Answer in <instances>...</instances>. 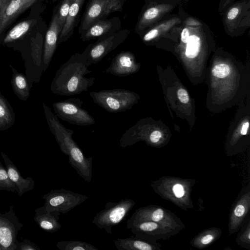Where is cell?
<instances>
[{
	"instance_id": "2",
	"label": "cell",
	"mask_w": 250,
	"mask_h": 250,
	"mask_svg": "<svg viewBox=\"0 0 250 250\" xmlns=\"http://www.w3.org/2000/svg\"><path fill=\"white\" fill-rule=\"evenodd\" d=\"M196 180L172 176H162L153 181L150 186L163 199L168 200L183 210L193 208L191 192Z\"/></svg>"
},
{
	"instance_id": "24",
	"label": "cell",
	"mask_w": 250,
	"mask_h": 250,
	"mask_svg": "<svg viewBox=\"0 0 250 250\" xmlns=\"http://www.w3.org/2000/svg\"><path fill=\"white\" fill-rule=\"evenodd\" d=\"M84 0H73L64 25L60 33L59 42L64 41L73 27L75 21Z\"/></svg>"
},
{
	"instance_id": "41",
	"label": "cell",
	"mask_w": 250,
	"mask_h": 250,
	"mask_svg": "<svg viewBox=\"0 0 250 250\" xmlns=\"http://www.w3.org/2000/svg\"><path fill=\"white\" fill-rule=\"evenodd\" d=\"M56 0H52V1H53V2H55V1H56Z\"/></svg>"
},
{
	"instance_id": "33",
	"label": "cell",
	"mask_w": 250,
	"mask_h": 250,
	"mask_svg": "<svg viewBox=\"0 0 250 250\" xmlns=\"http://www.w3.org/2000/svg\"><path fill=\"white\" fill-rule=\"evenodd\" d=\"M40 247L33 242L24 239L22 242L18 243L17 250H40Z\"/></svg>"
},
{
	"instance_id": "32",
	"label": "cell",
	"mask_w": 250,
	"mask_h": 250,
	"mask_svg": "<svg viewBox=\"0 0 250 250\" xmlns=\"http://www.w3.org/2000/svg\"><path fill=\"white\" fill-rule=\"evenodd\" d=\"M230 73L229 67L225 63H220L214 66L212 70V75L218 78H224Z\"/></svg>"
},
{
	"instance_id": "39",
	"label": "cell",
	"mask_w": 250,
	"mask_h": 250,
	"mask_svg": "<svg viewBox=\"0 0 250 250\" xmlns=\"http://www.w3.org/2000/svg\"><path fill=\"white\" fill-rule=\"evenodd\" d=\"M10 0H0V17Z\"/></svg>"
},
{
	"instance_id": "5",
	"label": "cell",
	"mask_w": 250,
	"mask_h": 250,
	"mask_svg": "<svg viewBox=\"0 0 250 250\" xmlns=\"http://www.w3.org/2000/svg\"><path fill=\"white\" fill-rule=\"evenodd\" d=\"M135 205L132 199H122L118 202H108L104 209L96 214L92 221L99 229L111 234L112 228L118 225L128 214Z\"/></svg>"
},
{
	"instance_id": "36",
	"label": "cell",
	"mask_w": 250,
	"mask_h": 250,
	"mask_svg": "<svg viewBox=\"0 0 250 250\" xmlns=\"http://www.w3.org/2000/svg\"><path fill=\"white\" fill-rule=\"evenodd\" d=\"M239 11V9L237 7L232 8L227 14V18L229 20H233L237 16Z\"/></svg>"
},
{
	"instance_id": "16",
	"label": "cell",
	"mask_w": 250,
	"mask_h": 250,
	"mask_svg": "<svg viewBox=\"0 0 250 250\" xmlns=\"http://www.w3.org/2000/svg\"><path fill=\"white\" fill-rule=\"evenodd\" d=\"M118 44L114 36H111L92 45L83 52L91 65L101 61Z\"/></svg>"
},
{
	"instance_id": "20",
	"label": "cell",
	"mask_w": 250,
	"mask_h": 250,
	"mask_svg": "<svg viewBox=\"0 0 250 250\" xmlns=\"http://www.w3.org/2000/svg\"><path fill=\"white\" fill-rule=\"evenodd\" d=\"M9 67L13 72L11 83L14 93L20 100L25 101L30 96V89L27 77L11 64H9Z\"/></svg>"
},
{
	"instance_id": "12",
	"label": "cell",
	"mask_w": 250,
	"mask_h": 250,
	"mask_svg": "<svg viewBox=\"0 0 250 250\" xmlns=\"http://www.w3.org/2000/svg\"><path fill=\"white\" fill-rule=\"evenodd\" d=\"M138 68L134 55L129 51H123L113 59L105 72L117 77H126L135 73Z\"/></svg>"
},
{
	"instance_id": "19",
	"label": "cell",
	"mask_w": 250,
	"mask_h": 250,
	"mask_svg": "<svg viewBox=\"0 0 250 250\" xmlns=\"http://www.w3.org/2000/svg\"><path fill=\"white\" fill-rule=\"evenodd\" d=\"M222 230L218 227H212L203 230L190 241V245L199 250L208 247L222 236Z\"/></svg>"
},
{
	"instance_id": "26",
	"label": "cell",
	"mask_w": 250,
	"mask_h": 250,
	"mask_svg": "<svg viewBox=\"0 0 250 250\" xmlns=\"http://www.w3.org/2000/svg\"><path fill=\"white\" fill-rule=\"evenodd\" d=\"M56 247L60 250H99L89 243L77 240L59 241Z\"/></svg>"
},
{
	"instance_id": "9",
	"label": "cell",
	"mask_w": 250,
	"mask_h": 250,
	"mask_svg": "<svg viewBox=\"0 0 250 250\" xmlns=\"http://www.w3.org/2000/svg\"><path fill=\"white\" fill-rule=\"evenodd\" d=\"M134 236L147 242L156 243L160 240H167L178 233L157 223L149 221L126 223Z\"/></svg>"
},
{
	"instance_id": "23",
	"label": "cell",
	"mask_w": 250,
	"mask_h": 250,
	"mask_svg": "<svg viewBox=\"0 0 250 250\" xmlns=\"http://www.w3.org/2000/svg\"><path fill=\"white\" fill-rule=\"evenodd\" d=\"M170 8L169 5L163 4L147 9L140 20L138 26V29L140 30L144 29Z\"/></svg>"
},
{
	"instance_id": "3",
	"label": "cell",
	"mask_w": 250,
	"mask_h": 250,
	"mask_svg": "<svg viewBox=\"0 0 250 250\" xmlns=\"http://www.w3.org/2000/svg\"><path fill=\"white\" fill-rule=\"evenodd\" d=\"M89 96L94 103L110 113L129 110L138 100L136 93L123 88L92 91L89 93Z\"/></svg>"
},
{
	"instance_id": "27",
	"label": "cell",
	"mask_w": 250,
	"mask_h": 250,
	"mask_svg": "<svg viewBox=\"0 0 250 250\" xmlns=\"http://www.w3.org/2000/svg\"><path fill=\"white\" fill-rule=\"evenodd\" d=\"M239 230L235 239L236 244L242 248L250 250V218L249 215Z\"/></svg>"
},
{
	"instance_id": "40",
	"label": "cell",
	"mask_w": 250,
	"mask_h": 250,
	"mask_svg": "<svg viewBox=\"0 0 250 250\" xmlns=\"http://www.w3.org/2000/svg\"><path fill=\"white\" fill-rule=\"evenodd\" d=\"M249 126V122H245L243 124L240 131V133L242 135H246L247 134Z\"/></svg>"
},
{
	"instance_id": "21",
	"label": "cell",
	"mask_w": 250,
	"mask_h": 250,
	"mask_svg": "<svg viewBox=\"0 0 250 250\" xmlns=\"http://www.w3.org/2000/svg\"><path fill=\"white\" fill-rule=\"evenodd\" d=\"M15 122L12 106L0 91V131L11 127Z\"/></svg>"
},
{
	"instance_id": "10",
	"label": "cell",
	"mask_w": 250,
	"mask_h": 250,
	"mask_svg": "<svg viewBox=\"0 0 250 250\" xmlns=\"http://www.w3.org/2000/svg\"><path fill=\"white\" fill-rule=\"evenodd\" d=\"M250 209V183L244 187L232 204L229 215L228 229L231 235L238 231L247 218Z\"/></svg>"
},
{
	"instance_id": "17",
	"label": "cell",
	"mask_w": 250,
	"mask_h": 250,
	"mask_svg": "<svg viewBox=\"0 0 250 250\" xmlns=\"http://www.w3.org/2000/svg\"><path fill=\"white\" fill-rule=\"evenodd\" d=\"M60 214L56 211H47L44 206H42L35 209L33 219L41 229L46 232L53 233L62 228V225L59 222Z\"/></svg>"
},
{
	"instance_id": "4",
	"label": "cell",
	"mask_w": 250,
	"mask_h": 250,
	"mask_svg": "<svg viewBox=\"0 0 250 250\" xmlns=\"http://www.w3.org/2000/svg\"><path fill=\"white\" fill-rule=\"evenodd\" d=\"M149 221L169 228L178 233L185 228L182 220L173 212L162 207L150 205L139 208L127 223Z\"/></svg>"
},
{
	"instance_id": "25",
	"label": "cell",
	"mask_w": 250,
	"mask_h": 250,
	"mask_svg": "<svg viewBox=\"0 0 250 250\" xmlns=\"http://www.w3.org/2000/svg\"><path fill=\"white\" fill-rule=\"evenodd\" d=\"M180 22L179 19L174 18L157 25L149 31L144 36L143 40L145 42L150 41L164 33L170 29L177 23Z\"/></svg>"
},
{
	"instance_id": "38",
	"label": "cell",
	"mask_w": 250,
	"mask_h": 250,
	"mask_svg": "<svg viewBox=\"0 0 250 250\" xmlns=\"http://www.w3.org/2000/svg\"><path fill=\"white\" fill-rule=\"evenodd\" d=\"M186 24L189 26H199L201 24L199 21L192 18L187 19Z\"/></svg>"
},
{
	"instance_id": "8",
	"label": "cell",
	"mask_w": 250,
	"mask_h": 250,
	"mask_svg": "<svg viewBox=\"0 0 250 250\" xmlns=\"http://www.w3.org/2000/svg\"><path fill=\"white\" fill-rule=\"evenodd\" d=\"M23 227L14 210V206L0 212V250H17L18 232Z\"/></svg>"
},
{
	"instance_id": "34",
	"label": "cell",
	"mask_w": 250,
	"mask_h": 250,
	"mask_svg": "<svg viewBox=\"0 0 250 250\" xmlns=\"http://www.w3.org/2000/svg\"><path fill=\"white\" fill-rule=\"evenodd\" d=\"M162 137L161 132L158 130H155L151 132L148 144L151 145H157L160 141Z\"/></svg>"
},
{
	"instance_id": "7",
	"label": "cell",
	"mask_w": 250,
	"mask_h": 250,
	"mask_svg": "<svg viewBox=\"0 0 250 250\" xmlns=\"http://www.w3.org/2000/svg\"><path fill=\"white\" fill-rule=\"evenodd\" d=\"M44 207L49 211H56L65 214L88 199L85 195L64 188L51 190L42 196Z\"/></svg>"
},
{
	"instance_id": "14",
	"label": "cell",
	"mask_w": 250,
	"mask_h": 250,
	"mask_svg": "<svg viewBox=\"0 0 250 250\" xmlns=\"http://www.w3.org/2000/svg\"><path fill=\"white\" fill-rule=\"evenodd\" d=\"M0 155L3 160L8 176L16 186L18 196L21 197L24 193L33 189L34 180L30 177L23 178L7 155L2 151H0Z\"/></svg>"
},
{
	"instance_id": "13",
	"label": "cell",
	"mask_w": 250,
	"mask_h": 250,
	"mask_svg": "<svg viewBox=\"0 0 250 250\" xmlns=\"http://www.w3.org/2000/svg\"><path fill=\"white\" fill-rule=\"evenodd\" d=\"M57 14L53 16L48 29L44 41L42 52V68L43 72L48 68L56 50L58 36L62 31Z\"/></svg>"
},
{
	"instance_id": "1",
	"label": "cell",
	"mask_w": 250,
	"mask_h": 250,
	"mask_svg": "<svg viewBox=\"0 0 250 250\" xmlns=\"http://www.w3.org/2000/svg\"><path fill=\"white\" fill-rule=\"evenodd\" d=\"M90 65L83 53H76L57 70L51 83V92L61 96H72L88 90L95 81L85 76L92 72Z\"/></svg>"
},
{
	"instance_id": "31",
	"label": "cell",
	"mask_w": 250,
	"mask_h": 250,
	"mask_svg": "<svg viewBox=\"0 0 250 250\" xmlns=\"http://www.w3.org/2000/svg\"><path fill=\"white\" fill-rule=\"evenodd\" d=\"M72 1L73 0H63L58 12L57 13L58 21L62 29L66 20Z\"/></svg>"
},
{
	"instance_id": "11",
	"label": "cell",
	"mask_w": 250,
	"mask_h": 250,
	"mask_svg": "<svg viewBox=\"0 0 250 250\" xmlns=\"http://www.w3.org/2000/svg\"><path fill=\"white\" fill-rule=\"evenodd\" d=\"M121 9L120 0H92L85 14L83 28H88L101 17Z\"/></svg>"
},
{
	"instance_id": "30",
	"label": "cell",
	"mask_w": 250,
	"mask_h": 250,
	"mask_svg": "<svg viewBox=\"0 0 250 250\" xmlns=\"http://www.w3.org/2000/svg\"><path fill=\"white\" fill-rule=\"evenodd\" d=\"M200 39L195 35H190L188 39L186 56L188 58H194L198 54L200 47Z\"/></svg>"
},
{
	"instance_id": "37",
	"label": "cell",
	"mask_w": 250,
	"mask_h": 250,
	"mask_svg": "<svg viewBox=\"0 0 250 250\" xmlns=\"http://www.w3.org/2000/svg\"><path fill=\"white\" fill-rule=\"evenodd\" d=\"M189 35H190V32H189V29L188 28H184L181 33V41L183 43H186L188 42Z\"/></svg>"
},
{
	"instance_id": "15",
	"label": "cell",
	"mask_w": 250,
	"mask_h": 250,
	"mask_svg": "<svg viewBox=\"0 0 250 250\" xmlns=\"http://www.w3.org/2000/svg\"><path fill=\"white\" fill-rule=\"evenodd\" d=\"M38 0H10L0 17V34L17 18Z\"/></svg>"
},
{
	"instance_id": "6",
	"label": "cell",
	"mask_w": 250,
	"mask_h": 250,
	"mask_svg": "<svg viewBox=\"0 0 250 250\" xmlns=\"http://www.w3.org/2000/svg\"><path fill=\"white\" fill-rule=\"evenodd\" d=\"M83 102L73 98L56 102L53 104L54 114L69 124L87 126L95 124L93 117L82 107Z\"/></svg>"
},
{
	"instance_id": "22",
	"label": "cell",
	"mask_w": 250,
	"mask_h": 250,
	"mask_svg": "<svg viewBox=\"0 0 250 250\" xmlns=\"http://www.w3.org/2000/svg\"><path fill=\"white\" fill-rule=\"evenodd\" d=\"M35 23V20L23 21L14 26L3 38L2 43L9 45L22 38Z\"/></svg>"
},
{
	"instance_id": "35",
	"label": "cell",
	"mask_w": 250,
	"mask_h": 250,
	"mask_svg": "<svg viewBox=\"0 0 250 250\" xmlns=\"http://www.w3.org/2000/svg\"><path fill=\"white\" fill-rule=\"evenodd\" d=\"M177 96L180 101L183 104H186L189 101L188 92L184 88H180L178 90Z\"/></svg>"
},
{
	"instance_id": "29",
	"label": "cell",
	"mask_w": 250,
	"mask_h": 250,
	"mask_svg": "<svg viewBox=\"0 0 250 250\" xmlns=\"http://www.w3.org/2000/svg\"><path fill=\"white\" fill-rule=\"evenodd\" d=\"M0 190H6L13 193L17 192L15 184L11 180L1 162L0 161Z\"/></svg>"
},
{
	"instance_id": "18",
	"label": "cell",
	"mask_w": 250,
	"mask_h": 250,
	"mask_svg": "<svg viewBox=\"0 0 250 250\" xmlns=\"http://www.w3.org/2000/svg\"><path fill=\"white\" fill-rule=\"evenodd\" d=\"M114 244L118 250H161L162 247L158 242L153 243L134 236L118 238Z\"/></svg>"
},
{
	"instance_id": "28",
	"label": "cell",
	"mask_w": 250,
	"mask_h": 250,
	"mask_svg": "<svg viewBox=\"0 0 250 250\" xmlns=\"http://www.w3.org/2000/svg\"><path fill=\"white\" fill-rule=\"evenodd\" d=\"M111 27L112 23L110 22L99 21L88 28L85 34L84 39L88 40L100 36L107 32Z\"/></svg>"
}]
</instances>
